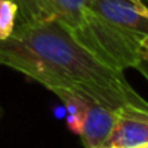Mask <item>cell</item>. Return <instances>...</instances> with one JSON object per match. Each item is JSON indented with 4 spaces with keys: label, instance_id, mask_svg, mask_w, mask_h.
<instances>
[{
    "label": "cell",
    "instance_id": "cell-9",
    "mask_svg": "<svg viewBox=\"0 0 148 148\" xmlns=\"http://www.w3.org/2000/svg\"><path fill=\"white\" fill-rule=\"evenodd\" d=\"M142 57L144 58H148V35L142 41Z\"/></svg>",
    "mask_w": 148,
    "mask_h": 148
},
{
    "label": "cell",
    "instance_id": "cell-8",
    "mask_svg": "<svg viewBox=\"0 0 148 148\" xmlns=\"http://www.w3.org/2000/svg\"><path fill=\"white\" fill-rule=\"evenodd\" d=\"M135 70H138L142 76L147 79V82H148V58H141V61L135 65Z\"/></svg>",
    "mask_w": 148,
    "mask_h": 148
},
{
    "label": "cell",
    "instance_id": "cell-3",
    "mask_svg": "<svg viewBox=\"0 0 148 148\" xmlns=\"http://www.w3.org/2000/svg\"><path fill=\"white\" fill-rule=\"evenodd\" d=\"M18 5L16 23L57 21L68 29L76 25L90 0H13Z\"/></svg>",
    "mask_w": 148,
    "mask_h": 148
},
{
    "label": "cell",
    "instance_id": "cell-6",
    "mask_svg": "<svg viewBox=\"0 0 148 148\" xmlns=\"http://www.w3.org/2000/svg\"><path fill=\"white\" fill-rule=\"evenodd\" d=\"M116 121V110H112L95 100L87 106L79 135L84 148H103L109 139Z\"/></svg>",
    "mask_w": 148,
    "mask_h": 148
},
{
    "label": "cell",
    "instance_id": "cell-2",
    "mask_svg": "<svg viewBox=\"0 0 148 148\" xmlns=\"http://www.w3.org/2000/svg\"><path fill=\"white\" fill-rule=\"evenodd\" d=\"M68 31L80 45L113 70L135 68L142 58V41L147 35L122 28L89 6Z\"/></svg>",
    "mask_w": 148,
    "mask_h": 148
},
{
    "label": "cell",
    "instance_id": "cell-11",
    "mask_svg": "<svg viewBox=\"0 0 148 148\" xmlns=\"http://www.w3.org/2000/svg\"><path fill=\"white\" fill-rule=\"evenodd\" d=\"M136 148H148V144H145V145H141V147H136Z\"/></svg>",
    "mask_w": 148,
    "mask_h": 148
},
{
    "label": "cell",
    "instance_id": "cell-1",
    "mask_svg": "<svg viewBox=\"0 0 148 148\" xmlns=\"http://www.w3.org/2000/svg\"><path fill=\"white\" fill-rule=\"evenodd\" d=\"M0 64L49 92L70 90L112 110L129 103L148 105L128 83L123 71L97 60L57 21L16 23L13 34L0 41Z\"/></svg>",
    "mask_w": 148,
    "mask_h": 148
},
{
    "label": "cell",
    "instance_id": "cell-13",
    "mask_svg": "<svg viewBox=\"0 0 148 148\" xmlns=\"http://www.w3.org/2000/svg\"><path fill=\"white\" fill-rule=\"evenodd\" d=\"M142 2H144V3H145V5H147V3H148V0H142Z\"/></svg>",
    "mask_w": 148,
    "mask_h": 148
},
{
    "label": "cell",
    "instance_id": "cell-14",
    "mask_svg": "<svg viewBox=\"0 0 148 148\" xmlns=\"http://www.w3.org/2000/svg\"><path fill=\"white\" fill-rule=\"evenodd\" d=\"M147 16H148V9H147Z\"/></svg>",
    "mask_w": 148,
    "mask_h": 148
},
{
    "label": "cell",
    "instance_id": "cell-5",
    "mask_svg": "<svg viewBox=\"0 0 148 148\" xmlns=\"http://www.w3.org/2000/svg\"><path fill=\"white\" fill-rule=\"evenodd\" d=\"M89 8L122 28L148 35V6L144 3L138 5L129 0H90Z\"/></svg>",
    "mask_w": 148,
    "mask_h": 148
},
{
    "label": "cell",
    "instance_id": "cell-7",
    "mask_svg": "<svg viewBox=\"0 0 148 148\" xmlns=\"http://www.w3.org/2000/svg\"><path fill=\"white\" fill-rule=\"evenodd\" d=\"M18 5L13 0H0V41L8 39L16 26Z\"/></svg>",
    "mask_w": 148,
    "mask_h": 148
},
{
    "label": "cell",
    "instance_id": "cell-12",
    "mask_svg": "<svg viewBox=\"0 0 148 148\" xmlns=\"http://www.w3.org/2000/svg\"><path fill=\"white\" fill-rule=\"evenodd\" d=\"M2 115H3V109H2V106H0V118H2Z\"/></svg>",
    "mask_w": 148,
    "mask_h": 148
},
{
    "label": "cell",
    "instance_id": "cell-10",
    "mask_svg": "<svg viewBox=\"0 0 148 148\" xmlns=\"http://www.w3.org/2000/svg\"><path fill=\"white\" fill-rule=\"evenodd\" d=\"M129 2H134V3H138V5H141V3H144L142 0H129ZM145 5V3H144Z\"/></svg>",
    "mask_w": 148,
    "mask_h": 148
},
{
    "label": "cell",
    "instance_id": "cell-4",
    "mask_svg": "<svg viewBox=\"0 0 148 148\" xmlns=\"http://www.w3.org/2000/svg\"><path fill=\"white\" fill-rule=\"evenodd\" d=\"M148 144V105H123L103 148H136Z\"/></svg>",
    "mask_w": 148,
    "mask_h": 148
}]
</instances>
